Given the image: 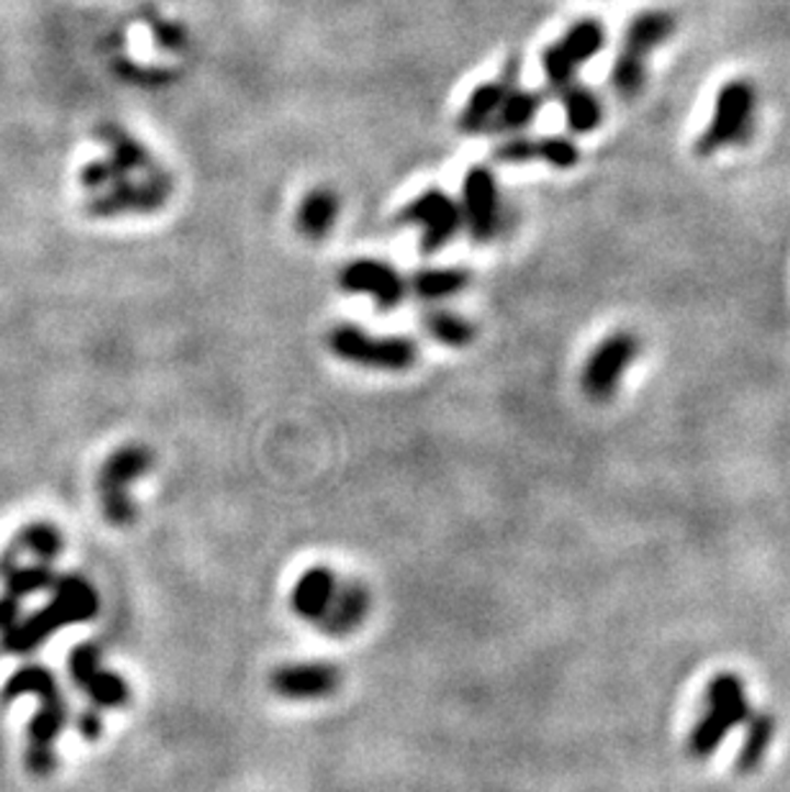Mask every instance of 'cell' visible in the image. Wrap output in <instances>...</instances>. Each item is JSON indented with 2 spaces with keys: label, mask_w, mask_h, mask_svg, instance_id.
<instances>
[{
  "label": "cell",
  "mask_w": 790,
  "mask_h": 792,
  "mask_svg": "<svg viewBox=\"0 0 790 792\" xmlns=\"http://www.w3.org/2000/svg\"><path fill=\"white\" fill-rule=\"evenodd\" d=\"M775 736H778V719L767 708H755L749 721L740 731V749H736V767L742 772H755L763 767L767 754H770Z\"/></svg>",
  "instance_id": "18"
},
{
  "label": "cell",
  "mask_w": 790,
  "mask_h": 792,
  "mask_svg": "<svg viewBox=\"0 0 790 792\" xmlns=\"http://www.w3.org/2000/svg\"><path fill=\"white\" fill-rule=\"evenodd\" d=\"M424 331L429 333L431 339L439 341V344L452 347V349H465L475 341L477 329L473 321H467L465 316L452 314V310L435 308L421 318Z\"/></svg>",
  "instance_id": "24"
},
{
  "label": "cell",
  "mask_w": 790,
  "mask_h": 792,
  "mask_svg": "<svg viewBox=\"0 0 790 792\" xmlns=\"http://www.w3.org/2000/svg\"><path fill=\"white\" fill-rule=\"evenodd\" d=\"M411 291L416 298L437 303L460 295L470 285V272L460 268H424L411 278Z\"/></svg>",
  "instance_id": "22"
},
{
  "label": "cell",
  "mask_w": 790,
  "mask_h": 792,
  "mask_svg": "<svg viewBox=\"0 0 790 792\" xmlns=\"http://www.w3.org/2000/svg\"><path fill=\"white\" fill-rule=\"evenodd\" d=\"M151 452L142 444H126L103 462L98 475V495H101L103 516L113 525H128L136 518V506L128 495V487L136 477L151 469Z\"/></svg>",
  "instance_id": "8"
},
{
  "label": "cell",
  "mask_w": 790,
  "mask_h": 792,
  "mask_svg": "<svg viewBox=\"0 0 790 792\" xmlns=\"http://www.w3.org/2000/svg\"><path fill=\"white\" fill-rule=\"evenodd\" d=\"M339 287L352 295H368L377 310H395L406 298L408 283L383 259H354L339 272Z\"/></svg>",
  "instance_id": "12"
},
{
  "label": "cell",
  "mask_w": 790,
  "mask_h": 792,
  "mask_svg": "<svg viewBox=\"0 0 790 792\" xmlns=\"http://www.w3.org/2000/svg\"><path fill=\"white\" fill-rule=\"evenodd\" d=\"M63 546H65V539H63V534H59V529L55 523L36 521V523L24 525V529L19 531L16 539L9 544V550H13L16 554L32 552L34 557H40L42 562H52L59 557Z\"/></svg>",
  "instance_id": "25"
},
{
  "label": "cell",
  "mask_w": 790,
  "mask_h": 792,
  "mask_svg": "<svg viewBox=\"0 0 790 792\" xmlns=\"http://www.w3.org/2000/svg\"><path fill=\"white\" fill-rule=\"evenodd\" d=\"M329 349L339 360L357 367L404 372L419 360V344L408 337H375L357 324H339L329 331Z\"/></svg>",
  "instance_id": "6"
},
{
  "label": "cell",
  "mask_w": 790,
  "mask_h": 792,
  "mask_svg": "<svg viewBox=\"0 0 790 792\" xmlns=\"http://www.w3.org/2000/svg\"><path fill=\"white\" fill-rule=\"evenodd\" d=\"M675 16L670 11L663 9H647L640 11L629 21L624 42H621L619 55L611 65V88L617 90L621 98H636L644 90L647 82V67L650 55L657 47L670 42L675 34Z\"/></svg>",
  "instance_id": "5"
},
{
  "label": "cell",
  "mask_w": 790,
  "mask_h": 792,
  "mask_svg": "<svg viewBox=\"0 0 790 792\" xmlns=\"http://www.w3.org/2000/svg\"><path fill=\"white\" fill-rule=\"evenodd\" d=\"M21 621V600L13 596H3L0 598V634L16 626Z\"/></svg>",
  "instance_id": "30"
},
{
  "label": "cell",
  "mask_w": 790,
  "mask_h": 792,
  "mask_svg": "<svg viewBox=\"0 0 790 792\" xmlns=\"http://www.w3.org/2000/svg\"><path fill=\"white\" fill-rule=\"evenodd\" d=\"M337 218H339L337 193L329 188H316L311 190V193H306V197L301 201L295 224H298V231L306 236V239L318 241L331 231Z\"/></svg>",
  "instance_id": "19"
},
{
  "label": "cell",
  "mask_w": 790,
  "mask_h": 792,
  "mask_svg": "<svg viewBox=\"0 0 790 792\" xmlns=\"http://www.w3.org/2000/svg\"><path fill=\"white\" fill-rule=\"evenodd\" d=\"M78 731L80 736L86 738V742H95L98 736L103 734V715L98 708H88V711H82L80 721H78Z\"/></svg>",
  "instance_id": "29"
},
{
  "label": "cell",
  "mask_w": 790,
  "mask_h": 792,
  "mask_svg": "<svg viewBox=\"0 0 790 792\" xmlns=\"http://www.w3.org/2000/svg\"><path fill=\"white\" fill-rule=\"evenodd\" d=\"M757 105L759 95L755 82L747 78L724 82L713 98L709 124L696 139V155L709 159L719 151L749 144L757 126Z\"/></svg>",
  "instance_id": "4"
},
{
  "label": "cell",
  "mask_w": 790,
  "mask_h": 792,
  "mask_svg": "<svg viewBox=\"0 0 790 792\" xmlns=\"http://www.w3.org/2000/svg\"><path fill=\"white\" fill-rule=\"evenodd\" d=\"M606 26L598 19H580L562 34L557 42L562 52L573 59L577 67L588 65L592 57H598L606 49Z\"/></svg>",
  "instance_id": "23"
},
{
  "label": "cell",
  "mask_w": 790,
  "mask_h": 792,
  "mask_svg": "<svg viewBox=\"0 0 790 792\" xmlns=\"http://www.w3.org/2000/svg\"><path fill=\"white\" fill-rule=\"evenodd\" d=\"M749 684L734 669L713 675L703 688L701 708L688 731V754L698 761L711 759L732 736H740L744 723L755 713Z\"/></svg>",
  "instance_id": "1"
},
{
  "label": "cell",
  "mask_w": 790,
  "mask_h": 792,
  "mask_svg": "<svg viewBox=\"0 0 790 792\" xmlns=\"http://www.w3.org/2000/svg\"><path fill=\"white\" fill-rule=\"evenodd\" d=\"M170 174L155 170L147 180L134 182L132 178L113 182L109 193L90 201V216H121V213H151L162 208L170 197Z\"/></svg>",
  "instance_id": "13"
},
{
  "label": "cell",
  "mask_w": 790,
  "mask_h": 792,
  "mask_svg": "<svg viewBox=\"0 0 790 792\" xmlns=\"http://www.w3.org/2000/svg\"><path fill=\"white\" fill-rule=\"evenodd\" d=\"M560 101H562V109H565L567 128L573 134H577V136L592 134L598 126L603 124L601 98L592 93L590 88L580 86V82H573V86L562 90Z\"/></svg>",
  "instance_id": "21"
},
{
  "label": "cell",
  "mask_w": 790,
  "mask_h": 792,
  "mask_svg": "<svg viewBox=\"0 0 790 792\" xmlns=\"http://www.w3.org/2000/svg\"><path fill=\"white\" fill-rule=\"evenodd\" d=\"M542 103H544L542 93L511 86V90H508L504 98V103H500L496 118H493L490 132L508 134V136L523 132V128H529L531 121L537 118V113L542 111Z\"/></svg>",
  "instance_id": "20"
},
{
  "label": "cell",
  "mask_w": 790,
  "mask_h": 792,
  "mask_svg": "<svg viewBox=\"0 0 790 792\" xmlns=\"http://www.w3.org/2000/svg\"><path fill=\"white\" fill-rule=\"evenodd\" d=\"M368 613H370V590L364 588L362 582L352 580L339 585L337 596H334L324 619L318 621V626H321L326 636L345 638L362 626Z\"/></svg>",
  "instance_id": "15"
},
{
  "label": "cell",
  "mask_w": 790,
  "mask_h": 792,
  "mask_svg": "<svg viewBox=\"0 0 790 792\" xmlns=\"http://www.w3.org/2000/svg\"><path fill=\"white\" fill-rule=\"evenodd\" d=\"M400 224L421 228V251L424 254H437L458 236L462 228L460 201L439 188L424 190L408 201L400 211Z\"/></svg>",
  "instance_id": "9"
},
{
  "label": "cell",
  "mask_w": 790,
  "mask_h": 792,
  "mask_svg": "<svg viewBox=\"0 0 790 792\" xmlns=\"http://www.w3.org/2000/svg\"><path fill=\"white\" fill-rule=\"evenodd\" d=\"M514 70H516V59L511 63V67H508V72L504 75V78L483 82V86H477L473 93H470L465 109H462L460 118H458V126L462 134L490 132V124H493V118H496L500 103H504V98L508 90H511V86H516Z\"/></svg>",
  "instance_id": "16"
},
{
  "label": "cell",
  "mask_w": 790,
  "mask_h": 792,
  "mask_svg": "<svg viewBox=\"0 0 790 792\" xmlns=\"http://www.w3.org/2000/svg\"><path fill=\"white\" fill-rule=\"evenodd\" d=\"M462 226L467 228L470 239L475 244H488L498 236L504 226V203H500V188L496 174L488 167H470L462 180Z\"/></svg>",
  "instance_id": "10"
},
{
  "label": "cell",
  "mask_w": 790,
  "mask_h": 792,
  "mask_svg": "<svg viewBox=\"0 0 790 792\" xmlns=\"http://www.w3.org/2000/svg\"><path fill=\"white\" fill-rule=\"evenodd\" d=\"M642 357V339L634 331H611L592 347L580 372V387L590 400L606 403L621 391L636 360Z\"/></svg>",
  "instance_id": "7"
},
{
  "label": "cell",
  "mask_w": 790,
  "mask_h": 792,
  "mask_svg": "<svg viewBox=\"0 0 790 792\" xmlns=\"http://www.w3.org/2000/svg\"><path fill=\"white\" fill-rule=\"evenodd\" d=\"M24 692L40 698V713L29 723V746H26V767L36 777H49L55 772V742L63 734L67 723V700L57 688L55 675L47 667L26 665L16 669L3 684L0 703H11Z\"/></svg>",
  "instance_id": "2"
},
{
  "label": "cell",
  "mask_w": 790,
  "mask_h": 792,
  "mask_svg": "<svg viewBox=\"0 0 790 792\" xmlns=\"http://www.w3.org/2000/svg\"><path fill=\"white\" fill-rule=\"evenodd\" d=\"M270 684L283 700H321L337 692L341 672L329 661H293V665L278 667Z\"/></svg>",
  "instance_id": "14"
},
{
  "label": "cell",
  "mask_w": 790,
  "mask_h": 792,
  "mask_svg": "<svg viewBox=\"0 0 790 792\" xmlns=\"http://www.w3.org/2000/svg\"><path fill=\"white\" fill-rule=\"evenodd\" d=\"M531 162H542L552 170H573L580 162V147L567 136L531 139Z\"/></svg>",
  "instance_id": "26"
},
{
  "label": "cell",
  "mask_w": 790,
  "mask_h": 792,
  "mask_svg": "<svg viewBox=\"0 0 790 792\" xmlns=\"http://www.w3.org/2000/svg\"><path fill=\"white\" fill-rule=\"evenodd\" d=\"M52 600L40 611L19 621L3 634V649L9 654H26L42 646L57 629L72 623L93 621L98 615V592L82 575H63L52 582Z\"/></svg>",
  "instance_id": "3"
},
{
  "label": "cell",
  "mask_w": 790,
  "mask_h": 792,
  "mask_svg": "<svg viewBox=\"0 0 790 792\" xmlns=\"http://www.w3.org/2000/svg\"><path fill=\"white\" fill-rule=\"evenodd\" d=\"M337 575L329 567L318 565L311 567L301 575L291 592V606L298 619L303 621H321L326 611H329L334 596H337Z\"/></svg>",
  "instance_id": "17"
},
{
  "label": "cell",
  "mask_w": 790,
  "mask_h": 792,
  "mask_svg": "<svg viewBox=\"0 0 790 792\" xmlns=\"http://www.w3.org/2000/svg\"><path fill=\"white\" fill-rule=\"evenodd\" d=\"M542 70H544V78H546V88H550L554 95H560L562 90L573 86L575 75H577V70H580V67H577L573 59H569L565 52H562L560 44L554 42L542 52Z\"/></svg>",
  "instance_id": "28"
},
{
  "label": "cell",
  "mask_w": 790,
  "mask_h": 792,
  "mask_svg": "<svg viewBox=\"0 0 790 792\" xmlns=\"http://www.w3.org/2000/svg\"><path fill=\"white\" fill-rule=\"evenodd\" d=\"M0 577H3L5 590H9L5 596H13L21 600L26 596H34V592H40V590H49L57 575L52 573L49 562H42V565H34V567L16 565Z\"/></svg>",
  "instance_id": "27"
},
{
  "label": "cell",
  "mask_w": 790,
  "mask_h": 792,
  "mask_svg": "<svg viewBox=\"0 0 790 792\" xmlns=\"http://www.w3.org/2000/svg\"><path fill=\"white\" fill-rule=\"evenodd\" d=\"M70 677L78 688L90 698V703L98 711H109V708H121L128 703L132 690L124 677L103 669L101 665V649L93 642L78 644L70 654Z\"/></svg>",
  "instance_id": "11"
}]
</instances>
